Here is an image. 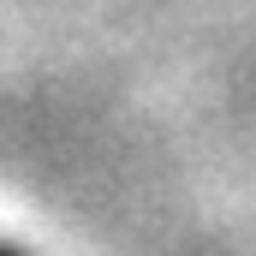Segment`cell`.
<instances>
[{"instance_id":"6da1fadb","label":"cell","mask_w":256,"mask_h":256,"mask_svg":"<svg viewBox=\"0 0 256 256\" xmlns=\"http://www.w3.org/2000/svg\"><path fill=\"white\" fill-rule=\"evenodd\" d=\"M0 256H12V250H0Z\"/></svg>"}]
</instances>
